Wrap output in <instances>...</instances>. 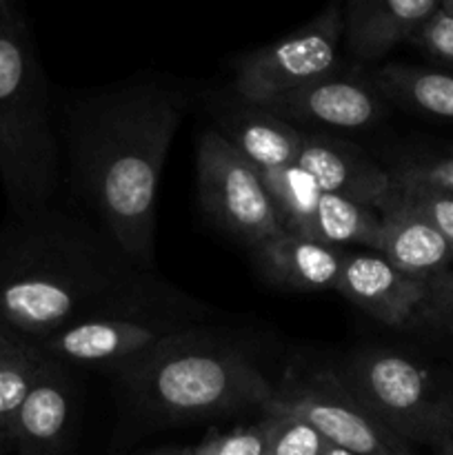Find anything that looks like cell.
<instances>
[{
    "label": "cell",
    "instance_id": "obj_21",
    "mask_svg": "<svg viewBox=\"0 0 453 455\" xmlns=\"http://www.w3.org/2000/svg\"><path fill=\"white\" fill-rule=\"evenodd\" d=\"M43 363L44 354L38 347L0 329V431L20 409Z\"/></svg>",
    "mask_w": 453,
    "mask_h": 455
},
{
    "label": "cell",
    "instance_id": "obj_33",
    "mask_svg": "<svg viewBox=\"0 0 453 455\" xmlns=\"http://www.w3.org/2000/svg\"><path fill=\"white\" fill-rule=\"evenodd\" d=\"M447 438L451 440V443H453V422H451V429H449V435H447Z\"/></svg>",
    "mask_w": 453,
    "mask_h": 455
},
{
    "label": "cell",
    "instance_id": "obj_34",
    "mask_svg": "<svg viewBox=\"0 0 453 455\" xmlns=\"http://www.w3.org/2000/svg\"><path fill=\"white\" fill-rule=\"evenodd\" d=\"M451 269H453V262H451Z\"/></svg>",
    "mask_w": 453,
    "mask_h": 455
},
{
    "label": "cell",
    "instance_id": "obj_13",
    "mask_svg": "<svg viewBox=\"0 0 453 455\" xmlns=\"http://www.w3.org/2000/svg\"><path fill=\"white\" fill-rule=\"evenodd\" d=\"M298 163L315 178L322 194L380 207L391 191L389 169H382L358 145L327 132H305Z\"/></svg>",
    "mask_w": 453,
    "mask_h": 455
},
{
    "label": "cell",
    "instance_id": "obj_14",
    "mask_svg": "<svg viewBox=\"0 0 453 455\" xmlns=\"http://www.w3.org/2000/svg\"><path fill=\"white\" fill-rule=\"evenodd\" d=\"M442 0H346L342 7V43L355 60H378L395 44L411 40Z\"/></svg>",
    "mask_w": 453,
    "mask_h": 455
},
{
    "label": "cell",
    "instance_id": "obj_3",
    "mask_svg": "<svg viewBox=\"0 0 453 455\" xmlns=\"http://www.w3.org/2000/svg\"><path fill=\"white\" fill-rule=\"evenodd\" d=\"M115 373L136 407L169 422L265 409L275 394L251 355L207 324L169 338Z\"/></svg>",
    "mask_w": 453,
    "mask_h": 455
},
{
    "label": "cell",
    "instance_id": "obj_24",
    "mask_svg": "<svg viewBox=\"0 0 453 455\" xmlns=\"http://www.w3.org/2000/svg\"><path fill=\"white\" fill-rule=\"evenodd\" d=\"M274 429H271L266 455H324L329 443L324 435L302 420L300 416L289 413H271Z\"/></svg>",
    "mask_w": 453,
    "mask_h": 455
},
{
    "label": "cell",
    "instance_id": "obj_20",
    "mask_svg": "<svg viewBox=\"0 0 453 455\" xmlns=\"http://www.w3.org/2000/svg\"><path fill=\"white\" fill-rule=\"evenodd\" d=\"M314 238L333 247H362L376 251L380 238V212L369 204L322 194L315 213Z\"/></svg>",
    "mask_w": 453,
    "mask_h": 455
},
{
    "label": "cell",
    "instance_id": "obj_29",
    "mask_svg": "<svg viewBox=\"0 0 453 455\" xmlns=\"http://www.w3.org/2000/svg\"><path fill=\"white\" fill-rule=\"evenodd\" d=\"M435 455H453V443L449 438L440 440L438 444H435Z\"/></svg>",
    "mask_w": 453,
    "mask_h": 455
},
{
    "label": "cell",
    "instance_id": "obj_25",
    "mask_svg": "<svg viewBox=\"0 0 453 455\" xmlns=\"http://www.w3.org/2000/svg\"><path fill=\"white\" fill-rule=\"evenodd\" d=\"M416 324L453 336V269L438 271L426 278V293L417 311Z\"/></svg>",
    "mask_w": 453,
    "mask_h": 455
},
{
    "label": "cell",
    "instance_id": "obj_5",
    "mask_svg": "<svg viewBox=\"0 0 453 455\" xmlns=\"http://www.w3.org/2000/svg\"><path fill=\"white\" fill-rule=\"evenodd\" d=\"M207 324L189 296L160 283L154 291L127 305L87 315L60 329L38 349L62 364H87L120 371L169 338Z\"/></svg>",
    "mask_w": 453,
    "mask_h": 455
},
{
    "label": "cell",
    "instance_id": "obj_9",
    "mask_svg": "<svg viewBox=\"0 0 453 455\" xmlns=\"http://www.w3.org/2000/svg\"><path fill=\"white\" fill-rule=\"evenodd\" d=\"M265 413L300 416L324 435L329 444L358 455H413L409 443L378 420L340 380L336 371L315 369L306 376H289L275 387Z\"/></svg>",
    "mask_w": 453,
    "mask_h": 455
},
{
    "label": "cell",
    "instance_id": "obj_7",
    "mask_svg": "<svg viewBox=\"0 0 453 455\" xmlns=\"http://www.w3.org/2000/svg\"><path fill=\"white\" fill-rule=\"evenodd\" d=\"M342 4L331 3L314 20L240 58L235 92L242 100L271 105L342 67Z\"/></svg>",
    "mask_w": 453,
    "mask_h": 455
},
{
    "label": "cell",
    "instance_id": "obj_22",
    "mask_svg": "<svg viewBox=\"0 0 453 455\" xmlns=\"http://www.w3.org/2000/svg\"><path fill=\"white\" fill-rule=\"evenodd\" d=\"M391 189L413 196H451L453 198V154L440 158H420L400 163L389 169Z\"/></svg>",
    "mask_w": 453,
    "mask_h": 455
},
{
    "label": "cell",
    "instance_id": "obj_35",
    "mask_svg": "<svg viewBox=\"0 0 453 455\" xmlns=\"http://www.w3.org/2000/svg\"><path fill=\"white\" fill-rule=\"evenodd\" d=\"M451 154H453V149H451Z\"/></svg>",
    "mask_w": 453,
    "mask_h": 455
},
{
    "label": "cell",
    "instance_id": "obj_6",
    "mask_svg": "<svg viewBox=\"0 0 453 455\" xmlns=\"http://www.w3.org/2000/svg\"><path fill=\"white\" fill-rule=\"evenodd\" d=\"M338 376L404 443L435 447L449 435L453 389L416 355L371 347L349 358Z\"/></svg>",
    "mask_w": 453,
    "mask_h": 455
},
{
    "label": "cell",
    "instance_id": "obj_16",
    "mask_svg": "<svg viewBox=\"0 0 453 455\" xmlns=\"http://www.w3.org/2000/svg\"><path fill=\"white\" fill-rule=\"evenodd\" d=\"M213 129L260 173L298 163L305 133L266 107L242 98L240 105L218 114Z\"/></svg>",
    "mask_w": 453,
    "mask_h": 455
},
{
    "label": "cell",
    "instance_id": "obj_15",
    "mask_svg": "<svg viewBox=\"0 0 453 455\" xmlns=\"http://www.w3.org/2000/svg\"><path fill=\"white\" fill-rule=\"evenodd\" d=\"M253 262L271 284L287 291H327L336 289L346 249L318 238L280 234L251 251Z\"/></svg>",
    "mask_w": 453,
    "mask_h": 455
},
{
    "label": "cell",
    "instance_id": "obj_1",
    "mask_svg": "<svg viewBox=\"0 0 453 455\" xmlns=\"http://www.w3.org/2000/svg\"><path fill=\"white\" fill-rule=\"evenodd\" d=\"M182 107L180 93L155 83L115 84L67 107L71 191L145 271H154L160 173Z\"/></svg>",
    "mask_w": 453,
    "mask_h": 455
},
{
    "label": "cell",
    "instance_id": "obj_23",
    "mask_svg": "<svg viewBox=\"0 0 453 455\" xmlns=\"http://www.w3.org/2000/svg\"><path fill=\"white\" fill-rule=\"evenodd\" d=\"M274 416L265 413V418L253 425L238 427L220 434L211 431L203 438V443L191 447V455H266Z\"/></svg>",
    "mask_w": 453,
    "mask_h": 455
},
{
    "label": "cell",
    "instance_id": "obj_10",
    "mask_svg": "<svg viewBox=\"0 0 453 455\" xmlns=\"http://www.w3.org/2000/svg\"><path fill=\"white\" fill-rule=\"evenodd\" d=\"M371 76L342 65L333 74L266 105L302 132H358L389 114Z\"/></svg>",
    "mask_w": 453,
    "mask_h": 455
},
{
    "label": "cell",
    "instance_id": "obj_30",
    "mask_svg": "<svg viewBox=\"0 0 453 455\" xmlns=\"http://www.w3.org/2000/svg\"><path fill=\"white\" fill-rule=\"evenodd\" d=\"M324 455H358V453L345 451V449H340V447H333V444H329V447H327V451H324Z\"/></svg>",
    "mask_w": 453,
    "mask_h": 455
},
{
    "label": "cell",
    "instance_id": "obj_11",
    "mask_svg": "<svg viewBox=\"0 0 453 455\" xmlns=\"http://www.w3.org/2000/svg\"><path fill=\"white\" fill-rule=\"evenodd\" d=\"M336 291L386 327H413L426 280L413 278L378 251H346Z\"/></svg>",
    "mask_w": 453,
    "mask_h": 455
},
{
    "label": "cell",
    "instance_id": "obj_18",
    "mask_svg": "<svg viewBox=\"0 0 453 455\" xmlns=\"http://www.w3.org/2000/svg\"><path fill=\"white\" fill-rule=\"evenodd\" d=\"M369 76L386 102H395L431 118L453 120V71L393 62L378 67Z\"/></svg>",
    "mask_w": 453,
    "mask_h": 455
},
{
    "label": "cell",
    "instance_id": "obj_4",
    "mask_svg": "<svg viewBox=\"0 0 453 455\" xmlns=\"http://www.w3.org/2000/svg\"><path fill=\"white\" fill-rule=\"evenodd\" d=\"M60 156L49 83L25 20L0 13V182L9 213L53 203Z\"/></svg>",
    "mask_w": 453,
    "mask_h": 455
},
{
    "label": "cell",
    "instance_id": "obj_32",
    "mask_svg": "<svg viewBox=\"0 0 453 455\" xmlns=\"http://www.w3.org/2000/svg\"><path fill=\"white\" fill-rule=\"evenodd\" d=\"M7 9H12V0H0V13L7 12Z\"/></svg>",
    "mask_w": 453,
    "mask_h": 455
},
{
    "label": "cell",
    "instance_id": "obj_31",
    "mask_svg": "<svg viewBox=\"0 0 453 455\" xmlns=\"http://www.w3.org/2000/svg\"><path fill=\"white\" fill-rule=\"evenodd\" d=\"M440 12L453 16V0H442V3H440Z\"/></svg>",
    "mask_w": 453,
    "mask_h": 455
},
{
    "label": "cell",
    "instance_id": "obj_2",
    "mask_svg": "<svg viewBox=\"0 0 453 455\" xmlns=\"http://www.w3.org/2000/svg\"><path fill=\"white\" fill-rule=\"evenodd\" d=\"M160 283L83 212L52 203L0 227V329L36 347Z\"/></svg>",
    "mask_w": 453,
    "mask_h": 455
},
{
    "label": "cell",
    "instance_id": "obj_19",
    "mask_svg": "<svg viewBox=\"0 0 453 455\" xmlns=\"http://www.w3.org/2000/svg\"><path fill=\"white\" fill-rule=\"evenodd\" d=\"M262 178L284 234L314 238L315 213L322 200L315 178L300 163L262 172Z\"/></svg>",
    "mask_w": 453,
    "mask_h": 455
},
{
    "label": "cell",
    "instance_id": "obj_26",
    "mask_svg": "<svg viewBox=\"0 0 453 455\" xmlns=\"http://www.w3.org/2000/svg\"><path fill=\"white\" fill-rule=\"evenodd\" d=\"M389 203L416 213L417 218L429 222L444 240L453 247V198L451 196H413L400 194L391 189L386 194ZM382 204V203H380Z\"/></svg>",
    "mask_w": 453,
    "mask_h": 455
},
{
    "label": "cell",
    "instance_id": "obj_17",
    "mask_svg": "<svg viewBox=\"0 0 453 455\" xmlns=\"http://www.w3.org/2000/svg\"><path fill=\"white\" fill-rule=\"evenodd\" d=\"M378 212L380 238L376 251L391 265L420 280L451 267L453 247L429 222L389 200H382Z\"/></svg>",
    "mask_w": 453,
    "mask_h": 455
},
{
    "label": "cell",
    "instance_id": "obj_12",
    "mask_svg": "<svg viewBox=\"0 0 453 455\" xmlns=\"http://www.w3.org/2000/svg\"><path fill=\"white\" fill-rule=\"evenodd\" d=\"M76 409V391L67 364L47 358L20 409L0 431V443L20 455H56L65 447Z\"/></svg>",
    "mask_w": 453,
    "mask_h": 455
},
{
    "label": "cell",
    "instance_id": "obj_8",
    "mask_svg": "<svg viewBox=\"0 0 453 455\" xmlns=\"http://www.w3.org/2000/svg\"><path fill=\"white\" fill-rule=\"evenodd\" d=\"M198 196L204 213L249 251L284 234L262 173L213 127L198 142Z\"/></svg>",
    "mask_w": 453,
    "mask_h": 455
},
{
    "label": "cell",
    "instance_id": "obj_27",
    "mask_svg": "<svg viewBox=\"0 0 453 455\" xmlns=\"http://www.w3.org/2000/svg\"><path fill=\"white\" fill-rule=\"evenodd\" d=\"M411 40L431 58L453 67V16L438 12Z\"/></svg>",
    "mask_w": 453,
    "mask_h": 455
},
{
    "label": "cell",
    "instance_id": "obj_28",
    "mask_svg": "<svg viewBox=\"0 0 453 455\" xmlns=\"http://www.w3.org/2000/svg\"><path fill=\"white\" fill-rule=\"evenodd\" d=\"M147 455H191V447H164Z\"/></svg>",
    "mask_w": 453,
    "mask_h": 455
}]
</instances>
